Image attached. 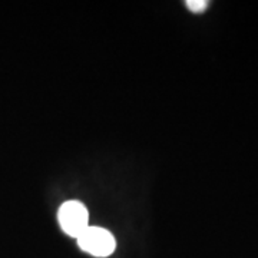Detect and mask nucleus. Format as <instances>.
Wrapping results in <instances>:
<instances>
[{
    "mask_svg": "<svg viewBox=\"0 0 258 258\" xmlns=\"http://www.w3.org/2000/svg\"><path fill=\"white\" fill-rule=\"evenodd\" d=\"M79 247L95 257H108L115 251L116 242L111 232L99 227H88L78 237Z\"/></svg>",
    "mask_w": 258,
    "mask_h": 258,
    "instance_id": "f257e3e1",
    "label": "nucleus"
},
{
    "mask_svg": "<svg viewBox=\"0 0 258 258\" xmlns=\"http://www.w3.org/2000/svg\"><path fill=\"white\" fill-rule=\"evenodd\" d=\"M186 6L194 13H201V12L207 9L208 2H205V0H188L186 2Z\"/></svg>",
    "mask_w": 258,
    "mask_h": 258,
    "instance_id": "7ed1b4c3",
    "label": "nucleus"
},
{
    "mask_svg": "<svg viewBox=\"0 0 258 258\" xmlns=\"http://www.w3.org/2000/svg\"><path fill=\"white\" fill-rule=\"evenodd\" d=\"M59 222L62 230L71 237H79L89 225L88 210L83 204L78 201H66L59 210Z\"/></svg>",
    "mask_w": 258,
    "mask_h": 258,
    "instance_id": "f03ea898",
    "label": "nucleus"
}]
</instances>
